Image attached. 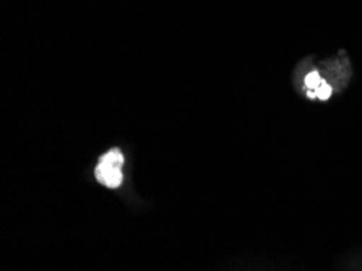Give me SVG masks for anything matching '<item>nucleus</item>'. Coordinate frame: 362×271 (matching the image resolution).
Masks as SVG:
<instances>
[{"label": "nucleus", "mask_w": 362, "mask_h": 271, "mask_svg": "<svg viewBox=\"0 0 362 271\" xmlns=\"http://www.w3.org/2000/svg\"><path fill=\"white\" fill-rule=\"evenodd\" d=\"M124 154L120 153L119 148H112L100 158L98 166L95 169V177L101 185L107 187V189H117L122 184L124 174Z\"/></svg>", "instance_id": "f257e3e1"}]
</instances>
